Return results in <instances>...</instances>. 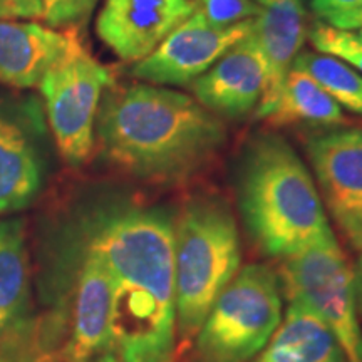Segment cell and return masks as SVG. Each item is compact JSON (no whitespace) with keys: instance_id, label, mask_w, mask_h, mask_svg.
Returning <instances> with one entry per match:
<instances>
[{"instance_id":"6da1fadb","label":"cell","mask_w":362,"mask_h":362,"mask_svg":"<svg viewBox=\"0 0 362 362\" xmlns=\"http://www.w3.org/2000/svg\"><path fill=\"white\" fill-rule=\"evenodd\" d=\"M112 280L110 347L99 362H175V223L163 210L119 208L88 225Z\"/></svg>"},{"instance_id":"7a4b0ae2","label":"cell","mask_w":362,"mask_h":362,"mask_svg":"<svg viewBox=\"0 0 362 362\" xmlns=\"http://www.w3.org/2000/svg\"><path fill=\"white\" fill-rule=\"evenodd\" d=\"M96 133L112 165L160 183L192 176L226 138L223 123L197 99L148 83L106 93L99 104Z\"/></svg>"},{"instance_id":"3957f363","label":"cell","mask_w":362,"mask_h":362,"mask_svg":"<svg viewBox=\"0 0 362 362\" xmlns=\"http://www.w3.org/2000/svg\"><path fill=\"white\" fill-rule=\"evenodd\" d=\"M238 198L248 233L270 257L287 259L334 235L309 170L277 136L250 144L240 171Z\"/></svg>"},{"instance_id":"277c9868","label":"cell","mask_w":362,"mask_h":362,"mask_svg":"<svg viewBox=\"0 0 362 362\" xmlns=\"http://www.w3.org/2000/svg\"><path fill=\"white\" fill-rule=\"evenodd\" d=\"M240 237L223 203H188L175 223L176 336L197 337L216 297L240 270Z\"/></svg>"},{"instance_id":"5b68a950","label":"cell","mask_w":362,"mask_h":362,"mask_svg":"<svg viewBox=\"0 0 362 362\" xmlns=\"http://www.w3.org/2000/svg\"><path fill=\"white\" fill-rule=\"evenodd\" d=\"M282 293L269 267H243L216 297L194 337V362H252L282 320Z\"/></svg>"},{"instance_id":"8992f818","label":"cell","mask_w":362,"mask_h":362,"mask_svg":"<svg viewBox=\"0 0 362 362\" xmlns=\"http://www.w3.org/2000/svg\"><path fill=\"white\" fill-rule=\"evenodd\" d=\"M111 84V72L86 51L78 34L40 81L49 124L67 165L81 166L90 158L99 104Z\"/></svg>"},{"instance_id":"52a82bcc","label":"cell","mask_w":362,"mask_h":362,"mask_svg":"<svg viewBox=\"0 0 362 362\" xmlns=\"http://www.w3.org/2000/svg\"><path fill=\"white\" fill-rule=\"evenodd\" d=\"M288 300L320 317L341 344L347 362H362V329L357 319L354 270L334 235L287 257L280 269Z\"/></svg>"},{"instance_id":"ba28073f","label":"cell","mask_w":362,"mask_h":362,"mask_svg":"<svg viewBox=\"0 0 362 362\" xmlns=\"http://www.w3.org/2000/svg\"><path fill=\"white\" fill-rule=\"evenodd\" d=\"M250 21L216 27L197 8L148 57L136 62L131 76L165 88L192 84L250 33Z\"/></svg>"},{"instance_id":"9c48e42d","label":"cell","mask_w":362,"mask_h":362,"mask_svg":"<svg viewBox=\"0 0 362 362\" xmlns=\"http://www.w3.org/2000/svg\"><path fill=\"white\" fill-rule=\"evenodd\" d=\"M329 214L356 250H362V129L312 138L307 146Z\"/></svg>"},{"instance_id":"30bf717a","label":"cell","mask_w":362,"mask_h":362,"mask_svg":"<svg viewBox=\"0 0 362 362\" xmlns=\"http://www.w3.org/2000/svg\"><path fill=\"white\" fill-rule=\"evenodd\" d=\"M197 8L193 0H106L96 33L121 61L136 64Z\"/></svg>"},{"instance_id":"8fae6325","label":"cell","mask_w":362,"mask_h":362,"mask_svg":"<svg viewBox=\"0 0 362 362\" xmlns=\"http://www.w3.org/2000/svg\"><path fill=\"white\" fill-rule=\"evenodd\" d=\"M192 88L197 101L214 115L240 117L255 110L264 96L265 66L248 34L194 79Z\"/></svg>"},{"instance_id":"7c38bea8","label":"cell","mask_w":362,"mask_h":362,"mask_svg":"<svg viewBox=\"0 0 362 362\" xmlns=\"http://www.w3.org/2000/svg\"><path fill=\"white\" fill-rule=\"evenodd\" d=\"M71 336L64 349L66 362H93L107 352L111 336L112 280L106 262L93 247L86 245Z\"/></svg>"},{"instance_id":"4fadbf2b","label":"cell","mask_w":362,"mask_h":362,"mask_svg":"<svg viewBox=\"0 0 362 362\" xmlns=\"http://www.w3.org/2000/svg\"><path fill=\"white\" fill-rule=\"evenodd\" d=\"M74 35L76 30L59 33L37 22L0 21V83L19 89L39 88Z\"/></svg>"},{"instance_id":"5bb4252c","label":"cell","mask_w":362,"mask_h":362,"mask_svg":"<svg viewBox=\"0 0 362 362\" xmlns=\"http://www.w3.org/2000/svg\"><path fill=\"white\" fill-rule=\"evenodd\" d=\"M248 37L259 49L265 66V89L259 107L275 98L277 90L292 69L307 37L305 12L300 0H279L262 8L250 21Z\"/></svg>"},{"instance_id":"9a60e30c","label":"cell","mask_w":362,"mask_h":362,"mask_svg":"<svg viewBox=\"0 0 362 362\" xmlns=\"http://www.w3.org/2000/svg\"><path fill=\"white\" fill-rule=\"evenodd\" d=\"M252 362H347L329 325L298 300H288L284 322Z\"/></svg>"},{"instance_id":"2e32d148","label":"cell","mask_w":362,"mask_h":362,"mask_svg":"<svg viewBox=\"0 0 362 362\" xmlns=\"http://www.w3.org/2000/svg\"><path fill=\"white\" fill-rule=\"evenodd\" d=\"M42 171L33 138L0 107V215L22 210L40 188Z\"/></svg>"},{"instance_id":"e0dca14e","label":"cell","mask_w":362,"mask_h":362,"mask_svg":"<svg viewBox=\"0 0 362 362\" xmlns=\"http://www.w3.org/2000/svg\"><path fill=\"white\" fill-rule=\"evenodd\" d=\"M29 257L21 218L0 220V344L27 329Z\"/></svg>"},{"instance_id":"ac0fdd59","label":"cell","mask_w":362,"mask_h":362,"mask_svg":"<svg viewBox=\"0 0 362 362\" xmlns=\"http://www.w3.org/2000/svg\"><path fill=\"white\" fill-rule=\"evenodd\" d=\"M255 116L274 124L332 126L342 121V107L309 74L292 67L275 98L255 110Z\"/></svg>"},{"instance_id":"d6986e66","label":"cell","mask_w":362,"mask_h":362,"mask_svg":"<svg viewBox=\"0 0 362 362\" xmlns=\"http://www.w3.org/2000/svg\"><path fill=\"white\" fill-rule=\"evenodd\" d=\"M292 67L309 74L339 106L362 116V74L346 61L329 54L300 52Z\"/></svg>"},{"instance_id":"ffe728a7","label":"cell","mask_w":362,"mask_h":362,"mask_svg":"<svg viewBox=\"0 0 362 362\" xmlns=\"http://www.w3.org/2000/svg\"><path fill=\"white\" fill-rule=\"evenodd\" d=\"M310 40L319 52L342 59L362 74V44L351 30L319 24L312 29Z\"/></svg>"},{"instance_id":"44dd1931","label":"cell","mask_w":362,"mask_h":362,"mask_svg":"<svg viewBox=\"0 0 362 362\" xmlns=\"http://www.w3.org/2000/svg\"><path fill=\"white\" fill-rule=\"evenodd\" d=\"M198 11L203 17L216 27H230L242 24L257 17L262 11L253 0H200Z\"/></svg>"},{"instance_id":"7402d4cb","label":"cell","mask_w":362,"mask_h":362,"mask_svg":"<svg viewBox=\"0 0 362 362\" xmlns=\"http://www.w3.org/2000/svg\"><path fill=\"white\" fill-rule=\"evenodd\" d=\"M96 0H42V21L47 25H74L89 16Z\"/></svg>"},{"instance_id":"603a6c76","label":"cell","mask_w":362,"mask_h":362,"mask_svg":"<svg viewBox=\"0 0 362 362\" xmlns=\"http://www.w3.org/2000/svg\"><path fill=\"white\" fill-rule=\"evenodd\" d=\"M25 330L0 344V362H54L44 351L35 349V344L27 339Z\"/></svg>"},{"instance_id":"cb8c5ba5","label":"cell","mask_w":362,"mask_h":362,"mask_svg":"<svg viewBox=\"0 0 362 362\" xmlns=\"http://www.w3.org/2000/svg\"><path fill=\"white\" fill-rule=\"evenodd\" d=\"M310 7L319 19L329 24L339 17L362 11V0H312Z\"/></svg>"},{"instance_id":"d4e9b609","label":"cell","mask_w":362,"mask_h":362,"mask_svg":"<svg viewBox=\"0 0 362 362\" xmlns=\"http://www.w3.org/2000/svg\"><path fill=\"white\" fill-rule=\"evenodd\" d=\"M4 19H42V0H0Z\"/></svg>"},{"instance_id":"484cf974","label":"cell","mask_w":362,"mask_h":362,"mask_svg":"<svg viewBox=\"0 0 362 362\" xmlns=\"http://www.w3.org/2000/svg\"><path fill=\"white\" fill-rule=\"evenodd\" d=\"M327 25H332V27H336V29H341V30L359 29V27L362 25V11L356 12V13H351V16L339 17V19L329 22Z\"/></svg>"},{"instance_id":"4316f807","label":"cell","mask_w":362,"mask_h":362,"mask_svg":"<svg viewBox=\"0 0 362 362\" xmlns=\"http://www.w3.org/2000/svg\"><path fill=\"white\" fill-rule=\"evenodd\" d=\"M354 291L357 312H362V255L359 262H357V269L354 272Z\"/></svg>"},{"instance_id":"83f0119b","label":"cell","mask_w":362,"mask_h":362,"mask_svg":"<svg viewBox=\"0 0 362 362\" xmlns=\"http://www.w3.org/2000/svg\"><path fill=\"white\" fill-rule=\"evenodd\" d=\"M253 2H255V4H259V6H260L262 8H265V7H270V6H274V4H277L279 0H253Z\"/></svg>"},{"instance_id":"f1b7e54d","label":"cell","mask_w":362,"mask_h":362,"mask_svg":"<svg viewBox=\"0 0 362 362\" xmlns=\"http://www.w3.org/2000/svg\"><path fill=\"white\" fill-rule=\"evenodd\" d=\"M351 33H352V30H351ZM352 34H354V37L362 44V25L359 27V29H357V33H352Z\"/></svg>"},{"instance_id":"f546056e","label":"cell","mask_w":362,"mask_h":362,"mask_svg":"<svg viewBox=\"0 0 362 362\" xmlns=\"http://www.w3.org/2000/svg\"><path fill=\"white\" fill-rule=\"evenodd\" d=\"M4 19V12H2V7H0V21Z\"/></svg>"}]
</instances>
